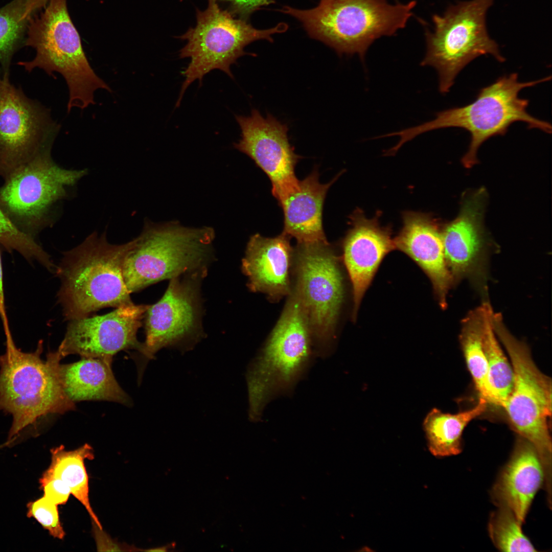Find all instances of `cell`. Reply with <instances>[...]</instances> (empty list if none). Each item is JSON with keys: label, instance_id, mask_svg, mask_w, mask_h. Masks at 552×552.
Wrapping results in <instances>:
<instances>
[{"label": "cell", "instance_id": "1", "mask_svg": "<svg viewBox=\"0 0 552 552\" xmlns=\"http://www.w3.org/2000/svg\"><path fill=\"white\" fill-rule=\"evenodd\" d=\"M135 242L109 243L105 232H94L63 254L55 272L61 281L57 293L66 320L88 316L108 307L133 302L123 276L125 259Z\"/></svg>", "mask_w": 552, "mask_h": 552}, {"label": "cell", "instance_id": "2", "mask_svg": "<svg viewBox=\"0 0 552 552\" xmlns=\"http://www.w3.org/2000/svg\"><path fill=\"white\" fill-rule=\"evenodd\" d=\"M551 77L523 82L518 80L517 73L502 76L480 89L471 103L440 111L434 119L393 132L392 135L399 137L396 146L400 148L406 142L427 131L449 127L464 129L469 132L471 140L462 163L466 168H471L477 162L476 153L480 145L490 137L504 135L516 122L525 123L530 129L551 133V124L528 113L529 101L519 96L522 89L546 82Z\"/></svg>", "mask_w": 552, "mask_h": 552}, {"label": "cell", "instance_id": "3", "mask_svg": "<svg viewBox=\"0 0 552 552\" xmlns=\"http://www.w3.org/2000/svg\"><path fill=\"white\" fill-rule=\"evenodd\" d=\"M215 238L210 226L188 227L176 220L145 221L123 264L128 291L137 292L187 273L209 271L216 260Z\"/></svg>", "mask_w": 552, "mask_h": 552}, {"label": "cell", "instance_id": "4", "mask_svg": "<svg viewBox=\"0 0 552 552\" xmlns=\"http://www.w3.org/2000/svg\"><path fill=\"white\" fill-rule=\"evenodd\" d=\"M43 8L29 17L27 25L25 44L35 50V55L18 64L28 72L38 68L54 77L55 72L61 74L68 88V112L74 107L83 109L95 103L97 90H112L89 63L66 0H50Z\"/></svg>", "mask_w": 552, "mask_h": 552}, {"label": "cell", "instance_id": "5", "mask_svg": "<svg viewBox=\"0 0 552 552\" xmlns=\"http://www.w3.org/2000/svg\"><path fill=\"white\" fill-rule=\"evenodd\" d=\"M415 1L392 5L386 0H320L315 8L284 6L279 11L302 22L310 37L338 54H357L361 59L371 44L403 28Z\"/></svg>", "mask_w": 552, "mask_h": 552}, {"label": "cell", "instance_id": "6", "mask_svg": "<svg viewBox=\"0 0 552 552\" xmlns=\"http://www.w3.org/2000/svg\"><path fill=\"white\" fill-rule=\"evenodd\" d=\"M6 337V352L0 356V411L12 416L10 440L41 417L64 413L75 405L58 377L61 359L56 352H49L45 361L42 340L34 352L26 353L17 348L11 334Z\"/></svg>", "mask_w": 552, "mask_h": 552}, {"label": "cell", "instance_id": "7", "mask_svg": "<svg viewBox=\"0 0 552 552\" xmlns=\"http://www.w3.org/2000/svg\"><path fill=\"white\" fill-rule=\"evenodd\" d=\"M312 338L301 304L287 302L262 351L248 369L249 417L257 421L270 399L290 389L308 364Z\"/></svg>", "mask_w": 552, "mask_h": 552}, {"label": "cell", "instance_id": "8", "mask_svg": "<svg viewBox=\"0 0 552 552\" xmlns=\"http://www.w3.org/2000/svg\"><path fill=\"white\" fill-rule=\"evenodd\" d=\"M288 29L283 22L268 29L253 27L247 20L236 18L228 10L221 8L215 0H208L203 11L196 9V25L178 38L186 40L179 51L180 58L190 61L181 72L182 84L176 106L178 107L187 88L195 80L201 84L203 77L214 70H219L234 78L231 70L238 58L247 54L244 48L260 39L272 42L271 36Z\"/></svg>", "mask_w": 552, "mask_h": 552}, {"label": "cell", "instance_id": "9", "mask_svg": "<svg viewBox=\"0 0 552 552\" xmlns=\"http://www.w3.org/2000/svg\"><path fill=\"white\" fill-rule=\"evenodd\" d=\"M492 323L509 354L514 373L512 392L501 407L515 431L535 448L546 476L550 477L551 439L548 421L551 415V379L537 367L527 345L508 330L501 315L494 313Z\"/></svg>", "mask_w": 552, "mask_h": 552}, {"label": "cell", "instance_id": "10", "mask_svg": "<svg viewBox=\"0 0 552 552\" xmlns=\"http://www.w3.org/2000/svg\"><path fill=\"white\" fill-rule=\"evenodd\" d=\"M493 2H460L443 15L433 16L434 30L426 33V52L421 65L436 71L441 93L449 92L459 72L477 57L489 54L500 62L505 61L487 30L486 15Z\"/></svg>", "mask_w": 552, "mask_h": 552}, {"label": "cell", "instance_id": "11", "mask_svg": "<svg viewBox=\"0 0 552 552\" xmlns=\"http://www.w3.org/2000/svg\"><path fill=\"white\" fill-rule=\"evenodd\" d=\"M208 271L187 273L170 279L162 297L149 306L145 316L146 338L139 352V377L162 349L185 353L206 336L202 323L201 287Z\"/></svg>", "mask_w": 552, "mask_h": 552}, {"label": "cell", "instance_id": "12", "mask_svg": "<svg viewBox=\"0 0 552 552\" xmlns=\"http://www.w3.org/2000/svg\"><path fill=\"white\" fill-rule=\"evenodd\" d=\"M52 146L15 170L0 187V206L18 227L32 236L49 224L51 209L67 197V189L87 173L86 169L59 166L51 157Z\"/></svg>", "mask_w": 552, "mask_h": 552}, {"label": "cell", "instance_id": "13", "mask_svg": "<svg viewBox=\"0 0 552 552\" xmlns=\"http://www.w3.org/2000/svg\"><path fill=\"white\" fill-rule=\"evenodd\" d=\"M298 294L312 337L326 344L333 337L344 296L339 258L327 242L297 243L293 250Z\"/></svg>", "mask_w": 552, "mask_h": 552}, {"label": "cell", "instance_id": "14", "mask_svg": "<svg viewBox=\"0 0 552 552\" xmlns=\"http://www.w3.org/2000/svg\"><path fill=\"white\" fill-rule=\"evenodd\" d=\"M9 74L0 75V175L4 178L53 145L60 128L48 109L11 83Z\"/></svg>", "mask_w": 552, "mask_h": 552}, {"label": "cell", "instance_id": "15", "mask_svg": "<svg viewBox=\"0 0 552 552\" xmlns=\"http://www.w3.org/2000/svg\"><path fill=\"white\" fill-rule=\"evenodd\" d=\"M241 138L234 143L269 177L278 203L299 187L295 168L300 159L288 137V128L271 114L262 116L255 109L249 116L236 115Z\"/></svg>", "mask_w": 552, "mask_h": 552}, {"label": "cell", "instance_id": "16", "mask_svg": "<svg viewBox=\"0 0 552 552\" xmlns=\"http://www.w3.org/2000/svg\"><path fill=\"white\" fill-rule=\"evenodd\" d=\"M150 305H122L103 315L70 320L57 351L62 359L71 354L82 358L111 357L129 349L140 352L136 334Z\"/></svg>", "mask_w": 552, "mask_h": 552}, {"label": "cell", "instance_id": "17", "mask_svg": "<svg viewBox=\"0 0 552 552\" xmlns=\"http://www.w3.org/2000/svg\"><path fill=\"white\" fill-rule=\"evenodd\" d=\"M378 217L367 219L361 210H355L342 242L343 261L352 286L353 319L380 263L395 249L391 229L381 226Z\"/></svg>", "mask_w": 552, "mask_h": 552}, {"label": "cell", "instance_id": "18", "mask_svg": "<svg viewBox=\"0 0 552 552\" xmlns=\"http://www.w3.org/2000/svg\"><path fill=\"white\" fill-rule=\"evenodd\" d=\"M402 218V227L394 239L395 249L408 255L424 271L445 308L453 279L445 260L442 228L428 214L408 211Z\"/></svg>", "mask_w": 552, "mask_h": 552}, {"label": "cell", "instance_id": "19", "mask_svg": "<svg viewBox=\"0 0 552 552\" xmlns=\"http://www.w3.org/2000/svg\"><path fill=\"white\" fill-rule=\"evenodd\" d=\"M293 256L290 237L283 233L274 238L259 234L251 236L241 264L249 289L267 294L273 301L289 295L292 291L289 270Z\"/></svg>", "mask_w": 552, "mask_h": 552}, {"label": "cell", "instance_id": "20", "mask_svg": "<svg viewBox=\"0 0 552 552\" xmlns=\"http://www.w3.org/2000/svg\"><path fill=\"white\" fill-rule=\"evenodd\" d=\"M486 194L480 189L466 195L458 216L442 228L444 256L452 279L470 272L483 252Z\"/></svg>", "mask_w": 552, "mask_h": 552}, {"label": "cell", "instance_id": "21", "mask_svg": "<svg viewBox=\"0 0 552 552\" xmlns=\"http://www.w3.org/2000/svg\"><path fill=\"white\" fill-rule=\"evenodd\" d=\"M544 481V469L536 449L519 436L511 458L493 488V497L498 506L509 508L522 523Z\"/></svg>", "mask_w": 552, "mask_h": 552}, {"label": "cell", "instance_id": "22", "mask_svg": "<svg viewBox=\"0 0 552 552\" xmlns=\"http://www.w3.org/2000/svg\"><path fill=\"white\" fill-rule=\"evenodd\" d=\"M340 175L321 183L314 169L300 180L298 189L279 202L284 213L283 233L295 238L297 243L328 242L323 226L324 203L329 188Z\"/></svg>", "mask_w": 552, "mask_h": 552}, {"label": "cell", "instance_id": "23", "mask_svg": "<svg viewBox=\"0 0 552 552\" xmlns=\"http://www.w3.org/2000/svg\"><path fill=\"white\" fill-rule=\"evenodd\" d=\"M76 362L58 364L61 385L73 402L104 400L131 405V399L117 381L111 369L112 358H82Z\"/></svg>", "mask_w": 552, "mask_h": 552}, {"label": "cell", "instance_id": "24", "mask_svg": "<svg viewBox=\"0 0 552 552\" xmlns=\"http://www.w3.org/2000/svg\"><path fill=\"white\" fill-rule=\"evenodd\" d=\"M488 403L480 398L476 406L457 413H445L432 409L423 423L431 453L443 457L457 455L462 450V434L465 428L473 420L485 412Z\"/></svg>", "mask_w": 552, "mask_h": 552}, {"label": "cell", "instance_id": "25", "mask_svg": "<svg viewBox=\"0 0 552 552\" xmlns=\"http://www.w3.org/2000/svg\"><path fill=\"white\" fill-rule=\"evenodd\" d=\"M51 451V463L43 473L63 480L70 488L71 494L85 508L94 524L103 530L90 503L88 477L84 464L86 459H94L93 448L85 444L77 449L67 451L61 445Z\"/></svg>", "mask_w": 552, "mask_h": 552}, {"label": "cell", "instance_id": "26", "mask_svg": "<svg viewBox=\"0 0 552 552\" xmlns=\"http://www.w3.org/2000/svg\"><path fill=\"white\" fill-rule=\"evenodd\" d=\"M482 326L480 306L471 312L464 320L459 341L467 366L480 398L497 406L489 382L488 365L482 343Z\"/></svg>", "mask_w": 552, "mask_h": 552}, {"label": "cell", "instance_id": "27", "mask_svg": "<svg viewBox=\"0 0 552 552\" xmlns=\"http://www.w3.org/2000/svg\"><path fill=\"white\" fill-rule=\"evenodd\" d=\"M483 315L482 343L489 370L491 388L495 397L496 405L502 407L510 395L514 383V373L512 365L504 354L492 323L493 312L489 303L481 306Z\"/></svg>", "mask_w": 552, "mask_h": 552}, {"label": "cell", "instance_id": "28", "mask_svg": "<svg viewBox=\"0 0 552 552\" xmlns=\"http://www.w3.org/2000/svg\"><path fill=\"white\" fill-rule=\"evenodd\" d=\"M26 0H13L0 8L1 75L9 73L13 54L27 32Z\"/></svg>", "mask_w": 552, "mask_h": 552}, {"label": "cell", "instance_id": "29", "mask_svg": "<svg viewBox=\"0 0 552 552\" xmlns=\"http://www.w3.org/2000/svg\"><path fill=\"white\" fill-rule=\"evenodd\" d=\"M498 507L489 523V535L495 546L502 551H536L513 512L507 507Z\"/></svg>", "mask_w": 552, "mask_h": 552}, {"label": "cell", "instance_id": "30", "mask_svg": "<svg viewBox=\"0 0 552 552\" xmlns=\"http://www.w3.org/2000/svg\"><path fill=\"white\" fill-rule=\"evenodd\" d=\"M0 243L8 250H15L26 259L35 260L55 272L56 266L34 237L18 227L0 206Z\"/></svg>", "mask_w": 552, "mask_h": 552}, {"label": "cell", "instance_id": "31", "mask_svg": "<svg viewBox=\"0 0 552 552\" xmlns=\"http://www.w3.org/2000/svg\"><path fill=\"white\" fill-rule=\"evenodd\" d=\"M27 515L33 517L55 538L62 539L65 535L60 521L58 505L44 496L29 502Z\"/></svg>", "mask_w": 552, "mask_h": 552}, {"label": "cell", "instance_id": "32", "mask_svg": "<svg viewBox=\"0 0 552 552\" xmlns=\"http://www.w3.org/2000/svg\"><path fill=\"white\" fill-rule=\"evenodd\" d=\"M39 482L44 496L56 505L66 503L71 494L69 487L59 478L43 473Z\"/></svg>", "mask_w": 552, "mask_h": 552}, {"label": "cell", "instance_id": "33", "mask_svg": "<svg viewBox=\"0 0 552 552\" xmlns=\"http://www.w3.org/2000/svg\"><path fill=\"white\" fill-rule=\"evenodd\" d=\"M229 5L228 10L233 15L247 20L250 15L263 6L274 3L273 0H215Z\"/></svg>", "mask_w": 552, "mask_h": 552}, {"label": "cell", "instance_id": "34", "mask_svg": "<svg viewBox=\"0 0 552 552\" xmlns=\"http://www.w3.org/2000/svg\"><path fill=\"white\" fill-rule=\"evenodd\" d=\"M0 317L3 323L5 334L11 333L5 307L4 290L3 286V273L1 254L0 251Z\"/></svg>", "mask_w": 552, "mask_h": 552}, {"label": "cell", "instance_id": "35", "mask_svg": "<svg viewBox=\"0 0 552 552\" xmlns=\"http://www.w3.org/2000/svg\"><path fill=\"white\" fill-rule=\"evenodd\" d=\"M50 0H26L25 15L30 17L38 11L44 8Z\"/></svg>", "mask_w": 552, "mask_h": 552}, {"label": "cell", "instance_id": "36", "mask_svg": "<svg viewBox=\"0 0 552 552\" xmlns=\"http://www.w3.org/2000/svg\"><path fill=\"white\" fill-rule=\"evenodd\" d=\"M172 547V544H170V545H166V546H160V547L150 548L149 549H146L145 550V551H166L168 550V549L169 548H171Z\"/></svg>", "mask_w": 552, "mask_h": 552}, {"label": "cell", "instance_id": "37", "mask_svg": "<svg viewBox=\"0 0 552 552\" xmlns=\"http://www.w3.org/2000/svg\"><path fill=\"white\" fill-rule=\"evenodd\" d=\"M14 440H15L14 439H13L8 440L6 443L1 445H0V449L3 448L5 447V446H8L10 443L13 442V441H14Z\"/></svg>", "mask_w": 552, "mask_h": 552}]
</instances>
